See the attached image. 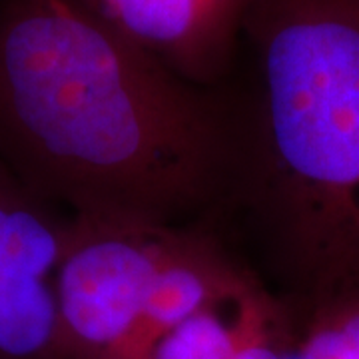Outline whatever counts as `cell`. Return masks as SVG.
Wrapping results in <instances>:
<instances>
[{
	"label": "cell",
	"mask_w": 359,
	"mask_h": 359,
	"mask_svg": "<svg viewBox=\"0 0 359 359\" xmlns=\"http://www.w3.org/2000/svg\"><path fill=\"white\" fill-rule=\"evenodd\" d=\"M224 98L72 0H0V164L70 216L204 226Z\"/></svg>",
	"instance_id": "6da1fadb"
},
{
	"label": "cell",
	"mask_w": 359,
	"mask_h": 359,
	"mask_svg": "<svg viewBox=\"0 0 359 359\" xmlns=\"http://www.w3.org/2000/svg\"><path fill=\"white\" fill-rule=\"evenodd\" d=\"M205 219L287 306L359 290V0H254Z\"/></svg>",
	"instance_id": "7a4b0ae2"
},
{
	"label": "cell",
	"mask_w": 359,
	"mask_h": 359,
	"mask_svg": "<svg viewBox=\"0 0 359 359\" xmlns=\"http://www.w3.org/2000/svg\"><path fill=\"white\" fill-rule=\"evenodd\" d=\"M182 230L72 216L54 282L62 359H148L152 297Z\"/></svg>",
	"instance_id": "3957f363"
},
{
	"label": "cell",
	"mask_w": 359,
	"mask_h": 359,
	"mask_svg": "<svg viewBox=\"0 0 359 359\" xmlns=\"http://www.w3.org/2000/svg\"><path fill=\"white\" fill-rule=\"evenodd\" d=\"M70 219L0 164V359H62L54 282Z\"/></svg>",
	"instance_id": "277c9868"
},
{
	"label": "cell",
	"mask_w": 359,
	"mask_h": 359,
	"mask_svg": "<svg viewBox=\"0 0 359 359\" xmlns=\"http://www.w3.org/2000/svg\"><path fill=\"white\" fill-rule=\"evenodd\" d=\"M170 72L216 88L233 70L254 0H72Z\"/></svg>",
	"instance_id": "5b68a950"
},
{
	"label": "cell",
	"mask_w": 359,
	"mask_h": 359,
	"mask_svg": "<svg viewBox=\"0 0 359 359\" xmlns=\"http://www.w3.org/2000/svg\"><path fill=\"white\" fill-rule=\"evenodd\" d=\"M148 359H294L292 311L254 269L245 268L174 325Z\"/></svg>",
	"instance_id": "8992f818"
},
{
	"label": "cell",
	"mask_w": 359,
	"mask_h": 359,
	"mask_svg": "<svg viewBox=\"0 0 359 359\" xmlns=\"http://www.w3.org/2000/svg\"><path fill=\"white\" fill-rule=\"evenodd\" d=\"M287 308L294 359H359V290Z\"/></svg>",
	"instance_id": "52a82bcc"
}]
</instances>
